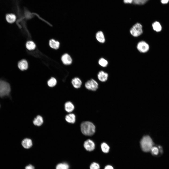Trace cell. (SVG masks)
I'll return each instance as SVG.
<instances>
[{
    "label": "cell",
    "instance_id": "6da1fadb",
    "mask_svg": "<svg viewBox=\"0 0 169 169\" xmlns=\"http://www.w3.org/2000/svg\"><path fill=\"white\" fill-rule=\"evenodd\" d=\"M95 127L92 122L89 121L82 122L81 125V131L84 135L88 136L93 135L95 132Z\"/></svg>",
    "mask_w": 169,
    "mask_h": 169
},
{
    "label": "cell",
    "instance_id": "7a4b0ae2",
    "mask_svg": "<svg viewBox=\"0 0 169 169\" xmlns=\"http://www.w3.org/2000/svg\"><path fill=\"white\" fill-rule=\"evenodd\" d=\"M140 143L141 148L145 152H147L150 151L151 148L153 146V141L149 136L143 137L141 140Z\"/></svg>",
    "mask_w": 169,
    "mask_h": 169
},
{
    "label": "cell",
    "instance_id": "3957f363",
    "mask_svg": "<svg viewBox=\"0 0 169 169\" xmlns=\"http://www.w3.org/2000/svg\"><path fill=\"white\" fill-rule=\"evenodd\" d=\"M10 91L9 84L5 81L0 80V97L3 98L9 96Z\"/></svg>",
    "mask_w": 169,
    "mask_h": 169
},
{
    "label": "cell",
    "instance_id": "277c9868",
    "mask_svg": "<svg viewBox=\"0 0 169 169\" xmlns=\"http://www.w3.org/2000/svg\"><path fill=\"white\" fill-rule=\"evenodd\" d=\"M130 31L131 34L133 36H138L142 33V26L140 23H137L132 27Z\"/></svg>",
    "mask_w": 169,
    "mask_h": 169
},
{
    "label": "cell",
    "instance_id": "5b68a950",
    "mask_svg": "<svg viewBox=\"0 0 169 169\" xmlns=\"http://www.w3.org/2000/svg\"><path fill=\"white\" fill-rule=\"evenodd\" d=\"M85 86L86 89L89 90L95 91L98 88V84L95 80L91 79L85 83Z\"/></svg>",
    "mask_w": 169,
    "mask_h": 169
},
{
    "label": "cell",
    "instance_id": "8992f818",
    "mask_svg": "<svg viewBox=\"0 0 169 169\" xmlns=\"http://www.w3.org/2000/svg\"><path fill=\"white\" fill-rule=\"evenodd\" d=\"M137 48L140 52L144 53L146 52L149 50V46L148 44L146 42L141 41L137 44Z\"/></svg>",
    "mask_w": 169,
    "mask_h": 169
},
{
    "label": "cell",
    "instance_id": "52a82bcc",
    "mask_svg": "<svg viewBox=\"0 0 169 169\" xmlns=\"http://www.w3.org/2000/svg\"><path fill=\"white\" fill-rule=\"evenodd\" d=\"M84 146L87 150L91 151L95 149V145L92 141L88 139L84 142Z\"/></svg>",
    "mask_w": 169,
    "mask_h": 169
},
{
    "label": "cell",
    "instance_id": "ba28073f",
    "mask_svg": "<svg viewBox=\"0 0 169 169\" xmlns=\"http://www.w3.org/2000/svg\"><path fill=\"white\" fill-rule=\"evenodd\" d=\"M61 60L63 64L66 65H70L72 63V62L71 58L67 54H65L62 56Z\"/></svg>",
    "mask_w": 169,
    "mask_h": 169
},
{
    "label": "cell",
    "instance_id": "9c48e42d",
    "mask_svg": "<svg viewBox=\"0 0 169 169\" xmlns=\"http://www.w3.org/2000/svg\"><path fill=\"white\" fill-rule=\"evenodd\" d=\"M108 74L102 71H99L97 75L98 79L102 82H104L106 81L108 79Z\"/></svg>",
    "mask_w": 169,
    "mask_h": 169
},
{
    "label": "cell",
    "instance_id": "30bf717a",
    "mask_svg": "<svg viewBox=\"0 0 169 169\" xmlns=\"http://www.w3.org/2000/svg\"><path fill=\"white\" fill-rule=\"evenodd\" d=\"M18 66L19 69L23 71L26 70L28 68V63L26 60L22 59L18 62Z\"/></svg>",
    "mask_w": 169,
    "mask_h": 169
},
{
    "label": "cell",
    "instance_id": "8fae6325",
    "mask_svg": "<svg viewBox=\"0 0 169 169\" xmlns=\"http://www.w3.org/2000/svg\"><path fill=\"white\" fill-rule=\"evenodd\" d=\"M150 151L152 154L155 156H157L159 154H161L163 153V150L161 146L158 147L153 146L151 148Z\"/></svg>",
    "mask_w": 169,
    "mask_h": 169
},
{
    "label": "cell",
    "instance_id": "7c38bea8",
    "mask_svg": "<svg viewBox=\"0 0 169 169\" xmlns=\"http://www.w3.org/2000/svg\"><path fill=\"white\" fill-rule=\"evenodd\" d=\"M5 19L8 23L12 24L15 21L16 17L15 15L14 14H8L6 15Z\"/></svg>",
    "mask_w": 169,
    "mask_h": 169
},
{
    "label": "cell",
    "instance_id": "4fadbf2b",
    "mask_svg": "<svg viewBox=\"0 0 169 169\" xmlns=\"http://www.w3.org/2000/svg\"><path fill=\"white\" fill-rule=\"evenodd\" d=\"M71 83L73 87L76 88H80L82 84L81 80L77 77L73 78L72 80Z\"/></svg>",
    "mask_w": 169,
    "mask_h": 169
},
{
    "label": "cell",
    "instance_id": "5bb4252c",
    "mask_svg": "<svg viewBox=\"0 0 169 169\" xmlns=\"http://www.w3.org/2000/svg\"><path fill=\"white\" fill-rule=\"evenodd\" d=\"M22 145L24 148L29 149L31 147L32 145V141L30 139L26 138L22 141Z\"/></svg>",
    "mask_w": 169,
    "mask_h": 169
},
{
    "label": "cell",
    "instance_id": "9a60e30c",
    "mask_svg": "<svg viewBox=\"0 0 169 169\" xmlns=\"http://www.w3.org/2000/svg\"><path fill=\"white\" fill-rule=\"evenodd\" d=\"M65 108L67 112H71L74 110V106L71 102L68 101L65 103Z\"/></svg>",
    "mask_w": 169,
    "mask_h": 169
},
{
    "label": "cell",
    "instance_id": "2e32d148",
    "mask_svg": "<svg viewBox=\"0 0 169 169\" xmlns=\"http://www.w3.org/2000/svg\"><path fill=\"white\" fill-rule=\"evenodd\" d=\"M65 119L68 122L71 123H74L75 122V116L73 114H69L66 115Z\"/></svg>",
    "mask_w": 169,
    "mask_h": 169
},
{
    "label": "cell",
    "instance_id": "e0dca14e",
    "mask_svg": "<svg viewBox=\"0 0 169 169\" xmlns=\"http://www.w3.org/2000/svg\"><path fill=\"white\" fill-rule=\"evenodd\" d=\"M33 122L34 124L37 126H41L43 123V119L42 117L40 115L37 116L34 119Z\"/></svg>",
    "mask_w": 169,
    "mask_h": 169
},
{
    "label": "cell",
    "instance_id": "ac0fdd59",
    "mask_svg": "<svg viewBox=\"0 0 169 169\" xmlns=\"http://www.w3.org/2000/svg\"><path fill=\"white\" fill-rule=\"evenodd\" d=\"M49 45L51 48L56 50L59 47L60 43L59 42L56 41L54 39H52L49 41Z\"/></svg>",
    "mask_w": 169,
    "mask_h": 169
},
{
    "label": "cell",
    "instance_id": "d6986e66",
    "mask_svg": "<svg viewBox=\"0 0 169 169\" xmlns=\"http://www.w3.org/2000/svg\"><path fill=\"white\" fill-rule=\"evenodd\" d=\"M152 27L153 30L156 32H160L162 30L161 25L158 21H156L154 22L152 24Z\"/></svg>",
    "mask_w": 169,
    "mask_h": 169
},
{
    "label": "cell",
    "instance_id": "ffe728a7",
    "mask_svg": "<svg viewBox=\"0 0 169 169\" xmlns=\"http://www.w3.org/2000/svg\"><path fill=\"white\" fill-rule=\"evenodd\" d=\"M96 38L97 40L101 43H103L105 41L104 35L101 31H99L97 33L96 35Z\"/></svg>",
    "mask_w": 169,
    "mask_h": 169
},
{
    "label": "cell",
    "instance_id": "44dd1931",
    "mask_svg": "<svg viewBox=\"0 0 169 169\" xmlns=\"http://www.w3.org/2000/svg\"><path fill=\"white\" fill-rule=\"evenodd\" d=\"M26 47L27 49L29 50H32L35 49L36 45L33 41H28L26 44Z\"/></svg>",
    "mask_w": 169,
    "mask_h": 169
},
{
    "label": "cell",
    "instance_id": "7402d4cb",
    "mask_svg": "<svg viewBox=\"0 0 169 169\" xmlns=\"http://www.w3.org/2000/svg\"><path fill=\"white\" fill-rule=\"evenodd\" d=\"M69 165L66 163L58 164L56 167V169H69Z\"/></svg>",
    "mask_w": 169,
    "mask_h": 169
},
{
    "label": "cell",
    "instance_id": "603a6c76",
    "mask_svg": "<svg viewBox=\"0 0 169 169\" xmlns=\"http://www.w3.org/2000/svg\"><path fill=\"white\" fill-rule=\"evenodd\" d=\"M102 150L104 153H107L109 151L110 147L109 146L105 143L103 142L101 145Z\"/></svg>",
    "mask_w": 169,
    "mask_h": 169
},
{
    "label": "cell",
    "instance_id": "cb8c5ba5",
    "mask_svg": "<svg viewBox=\"0 0 169 169\" xmlns=\"http://www.w3.org/2000/svg\"><path fill=\"white\" fill-rule=\"evenodd\" d=\"M57 81L56 79L52 77L48 81L47 84L48 85L51 87L54 86L56 84Z\"/></svg>",
    "mask_w": 169,
    "mask_h": 169
},
{
    "label": "cell",
    "instance_id": "d4e9b609",
    "mask_svg": "<svg viewBox=\"0 0 169 169\" xmlns=\"http://www.w3.org/2000/svg\"><path fill=\"white\" fill-rule=\"evenodd\" d=\"M98 63L100 66L104 67L106 66L108 64L107 61L103 58H101L99 59Z\"/></svg>",
    "mask_w": 169,
    "mask_h": 169
},
{
    "label": "cell",
    "instance_id": "484cf974",
    "mask_svg": "<svg viewBox=\"0 0 169 169\" xmlns=\"http://www.w3.org/2000/svg\"><path fill=\"white\" fill-rule=\"evenodd\" d=\"M90 168V169H100V166L97 163L93 162L91 164Z\"/></svg>",
    "mask_w": 169,
    "mask_h": 169
},
{
    "label": "cell",
    "instance_id": "4316f807",
    "mask_svg": "<svg viewBox=\"0 0 169 169\" xmlns=\"http://www.w3.org/2000/svg\"><path fill=\"white\" fill-rule=\"evenodd\" d=\"M148 0H133V1L135 4H143L146 2Z\"/></svg>",
    "mask_w": 169,
    "mask_h": 169
},
{
    "label": "cell",
    "instance_id": "83f0119b",
    "mask_svg": "<svg viewBox=\"0 0 169 169\" xmlns=\"http://www.w3.org/2000/svg\"><path fill=\"white\" fill-rule=\"evenodd\" d=\"M34 167L31 165H29L26 166L25 169H34Z\"/></svg>",
    "mask_w": 169,
    "mask_h": 169
},
{
    "label": "cell",
    "instance_id": "f1b7e54d",
    "mask_svg": "<svg viewBox=\"0 0 169 169\" xmlns=\"http://www.w3.org/2000/svg\"><path fill=\"white\" fill-rule=\"evenodd\" d=\"M104 169H114L113 167L111 166L108 165L106 166L104 168Z\"/></svg>",
    "mask_w": 169,
    "mask_h": 169
},
{
    "label": "cell",
    "instance_id": "f546056e",
    "mask_svg": "<svg viewBox=\"0 0 169 169\" xmlns=\"http://www.w3.org/2000/svg\"><path fill=\"white\" fill-rule=\"evenodd\" d=\"M126 3H131L132 2L133 0H123Z\"/></svg>",
    "mask_w": 169,
    "mask_h": 169
},
{
    "label": "cell",
    "instance_id": "4dcf8cb0",
    "mask_svg": "<svg viewBox=\"0 0 169 169\" xmlns=\"http://www.w3.org/2000/svg\"><path fill=\"white\" fill-rule=\"evenodd\" d=\"M169 0H161V3L164 4L167 3L169 1Z\"/></svg>",
    "mask_w": 169,
    "mask_h": 169
}]
</instances>
